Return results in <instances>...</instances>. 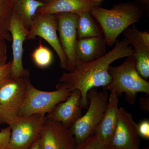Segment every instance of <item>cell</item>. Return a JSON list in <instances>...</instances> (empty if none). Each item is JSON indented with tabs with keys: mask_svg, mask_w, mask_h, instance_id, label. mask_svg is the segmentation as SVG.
I'll use <instances>...</instances> for the list:
<instances>
[{
	"mask_svg": "<svg viewBox=\"0 0 149 149\" xmlns=\"http://www.w3.org/2000/svg\"><path fill=\"white\" fill-rule=\"evenodd\" d=\"M132 46L124 38L116 41L114 48L99 58L89 62L75 61V68L71 72H65L59 81L63 83L71 92L79 90L81 93L80 105L87 109L88 92L91 89L104 87L111 82L109 67L113 62L133 55Z\"/></svg>",
	"mask_w": 149,
	"mask_h": 149,
	"instance_id": "cell-1",
	"label": "cell"
},
{
	"mask_svg": "<svg viewBox=\"0 0 149 149\" xmlns=\"http://www.w3.org/2000/svg\"><path fill=\"white\" fill-rule=\"evenodd\" d=\"M101 28L107 45L112 47L119 35L141 20L144 11L134 2L120 3L108 9L100 6L90 11Z\"/></svg>",
	"mask_w": 149,
	"mask_h": 149,
	"instance_id": "cell-2",
	"label": "cell"
},
{
	"mask_svg": "<svg viewBox=\"0 0 149 149\" xmlns=\"http://www.w3.org/2000/svg\"><path fill=\"white\" fill-rule=\"evenodd\" d=\"M108 71L112 80L108 85L104 87V90L114 91L118 97L125 93V100L130 104L135 103L138 93L149 95V83L137 71L133 55L127 57L120 65H110Z\"/></svg>",
	"mask_w": 149,
	"mask_h": 149,
	"instance_id": "cell-3",
	"label": "cell"
},
{
	"mask_svg": "<svg viewBox=\"0 0 149 149\" xmlns=\"http://www.w3.org/2000/svg\"><path fill=\"white\" fill-rule=\"evenodd\" d=\"M109 97L108 91H100L97 88H93L88 92L87 112L69 128L76 146L95 133L103 115Z\"/></svg>",
	"mask_w": 149,
	"mask_h": 149,
	"instance_id": "cell-4",
	"label": "cell"
},
{
	"mask_svg": "<svg viewBox=\"0 0 149 149\" xmlns=\"http://www.w3.org/2000/svg\"><path fill=\"white\" fill-rule=\"evenodd\" d=\"M26 83V97L18 116L35 114L46 115L58 104L65 100L71 93L63 83L56 85L55 91H44L35 88L27 78Z\"/></svg>",
	"mask_w": 149,
	"mask_h": 149,
	"instance_id": "cell-5",
	"label": "cell"
},
{
	"mask_svg": "<svg viewBox=\"0 0 149 149\" xmlns=\"http://www.w3.org/2000/svg\"><path fill=\"white\" fill-rule=\"evenodd\" d=\"M46 120L45 114L18 116L11 121L8 149H28L40 137Z\"/></svg>",
	"mask_w": 149,
	"mask_h": 149,
	"instance_id": "cell-6",
	"label": "cell"
},
{
	"mask_svg": "<svg viewBox=\"0 0 149 149\" xmlns=\"http://www.w3.org/2000/svg\"><path fill=\"white\" fill-rule=\"evenodd\" d=\"M27 78H11L0 87V124L8 125L19 116L26 97Z\"/></svg>",
	"mask_w": 149,
	"mask_h": 149,
	"instance_id": "cell-7",
	"label": "cell"
},
{
	"mask_svg": "<svg viewBox=\"0 0 149 149\" xmlns=\"http://www.w3.org/2000/svg\"><path fill=\"white\" fill-rule=\"evenodd\" d=\"M57 31L58 21L55 15L37 13L26 39L35 40L37 36L44 39L58 56L61 68L67 70V60L60 43Z\"/></svg>",
	"mask_w": 149,
	"mask_h": 149,
	"instance_id": "cell-8",
	"label": "cell"
},
{
	"mask_svg": "<svg viewBox=\"0 0 149 149\" xmlns=\"http://www.w3.org/2000/svg\"><path fill=\"white\" fill-rule=\"evenodd\" d=\"M110 143L116 149H140L138 124L122 107L118 109L117 124Z\"/></svg>",
	"mask_w": 149,
	"mask_h": 149,
	"instance_id": "cell-9",
	"label": "cell"
},
{
	"mask_svg": "<svg viewBox=\"0 0 149 149\" xmlns=\"http://www.w3.org/2000/svg\"><path fill=\"white\" fill-rule=\"evenodd\" d=\"M55 15L58 21L59 40L67 60V71L71 72L75 68L77 15L61 13Z\"/></svg>",
	"mask_w": 149,
	"mask_h": 149,
	"instance_id": "cell-10",
	"label": "cell"
},
{
	"mask_svg": "<svg viewBox=\"0 0 149 149\" xmlns=\"http://www.w3.org/2000/svg\"><path fill=\"white\" fill-rule=\"evenodd\" d=\"M124 38L132 46L137 71L145 80L149 77V32L139 30L135 24L123 32Z\"/></svg>",
	"mask_w": 149,
	"mask_h": 149,
	"instance_id": "cell-11",
	"label": "cell"
},
{
	"mask_svg": "<svg viewBox=\"0 0 149 149\" xmlns=\"http://www.w3.org/2000/svg\"><path fill=\"white\" fill-rule=\"evenodd\" d=\"M39 138L43 149H74L76 146L68 127L47 118Z\"/></svg>",
	"mask_w": 149,
	"mask_h": 149,
	"instance_id": "cell-12",
	"label": "cell"
},
{
	"mask_svg": "<svg viewBox=\"0 0 149 149\" xmlns=\"http://www.w3.org/2000/svg\"><path fill=\"white\" fill-rule=\"evenodd\" d=\"M10 32L12 40L13 59L12 61L11 77L27 78L29 72L22 63L23 43L27 38L29 30L24 27L13 12L10 24Z\"/></svg>",
	"mask_w": 149,
	"mask_h": 149,
	"instance_id": "cell-13",
	"label": "cell"
},
{
	"mask_svg": "<svg viewBox=\"0 0 149 149\" xmlns=\"http://www.w3.org/2000/svg\"><path fill=\"white\" fill-rule=\"evenodd\" d=\"M81 97L79 90L72 91L65 100L58 104L51 112L46 115V118L61 123L69 128L82 116Z\"/></svg>",
	"mask_w": 149,
	"mask_h": 149,
	"instance_id": "cell-14",
	"label": "cell"
},
{
	"mask_svg": "<svg viewBox=\"0 0 149 149\" xmlns=\"http://www.w3.org/2000/svg\"><path fill=\"white\" fill-rule=\"evenodd\" d=\"M101 3L102 1L95 0H54L39 8L37 13L78 14L86 11H91L94 8L100 6Z\"/></svg>",
	"mask_w": 149,
	"mask_h": 149,
	"instance_id": "cell-15",
	"label": "cell"
},
{
	"mask_svg": "<svg viewBox=\"0 0 149 149\" xmlns=\"http://www.w3.org/2000/svg\"><path fill=\"white\" fill-rule=\"evenodd\" d=\"M100 122L94 134L110 143L117 122L119 97L114 91H111Z\"/></svg>",
	"mask_w": 149,
	"mask_h": 149,
	"instance_id": "cell-16",
	"label": "cell"
},
{
	"mask_svg": "<svg viewBox=\"0 0 149 149\" xmlns=\"http://www.w3.org/2000/svg\"><path fill=\"white\" fill-rule=\"evenodd\" d=\"M106 45L103 35L77 40L74 50L75 61L95 60L106 54Z\"/></svg>",
	"mask_w": 149,
	"mask_h": 149,
	"instance_id": "cell-17",
	"label": "cell"
},
{
	"mask_svg": "<svg viewBox=\"0 0 149 149\" xmlns=\"http://www.w3.org/2000/svg\"><path fill=\"white\" fill-rule=\"evenodd\" d=\"M45 5L37 0H13V12L29 30L37 10Z\"/></svg>",
	"mask_w": 149,
	"mask_h": 149,
	"instance_id": "cell-18",
	"label": "cell"
},
{
	"mask_svg": "<svg viewBox=\"0 0 149 149\" xmlns=\"http://www.w3.org/2000/svg\"><path fill=\"white\" fill-rule=\"evenodd\" d=\"M77 15V40L103 35L101 28L90 11H86Z\"/></svg>",
	"mask_w": 149,
	"mask_h": 149,
	"instance_id": "cell-19",
	"label": "cell"
},
{
	"mask_svg": "<svg viewBox=\"0 0 149 149\" xmlns=\"http://www.w3.org/2000/svg\"><path fill=\"white\" fill-rule=\"evenodd\" d=\"M13 12V0H0V37L12 40L10 24Z\"/></svg>",
	"mask_w": 149,
	"mask_h": 149,
	"instance_id": "cell-20",
	"label": "cell"
},
{
	"mask_svg": "<svg viewBox=\"0 0 149 149\" xmlns=\"http://www.w3.org/2000/svg\"><path fill=\"white\" fill-rule=\"evenodd\" d=\"M31 56L35 65L40 68H46L53 61L52 52L47 47L43 45L40 40L39 45L33 50Z\"/></svg>",
	"mask_w": 149,
	"mask_h": 149,
	"instance_id": "cell-21",
	"label": "cell"
},
{
	"mask_svg": "<svg viewBox=\"0 0 149 149\" xmlns=\"http://www.w3.org/2000/svg\"><path fill=\"white\" fill-rule=\"evenodd\" d=\"M74 149H116L111 144L97 134H94Z\"/></svg>",
	"mask_w": 149,
	"mask_h": 149,
	"instance_id": "cell-22",
	"label": "cell"
},
{
	"mask_svg": "<svg viewBox=\"0 0 149 149\" xmlns=\"http://www.w3.org/2000/svg\"><path fill=\"white\" fill-rule=\"evenodd\" d=\"M12 61L0 66V87L11 79Z\"/></svg>",
	"mask_w": 149,
	"mask_h": 149,
	"instance_id": "cell-23",
	"label": "cell"
},
{
	"mask_svg": "<svg viewBox=\"0 0 149 149\" xmlns=\"http://www.w3.org/2000/svg\"><path fill=\"white\" fill-rule=\"evenodd\" d=\"M11 130L9 126L0 130V149H7Z\"/></svg>",
	"mask_w": 149,
	"mask_h": 149,
	"instance_id": "cell-24",
	"label": "cell"
},
{
	"mask_svg": "<svg viewBox=\"0 0 149 149\" xmlns=\"http://www.w3.org/2000/svg\"><path fill=\"white\" fill-rule=\"evenodd\" d=\"M7 58V46L6 40L0 37V66L6 63Z\"/></svg>",
	"mask_w": 149,
	"mask_h": 149,
	"instance_id": "cell-25",
	"label": "cell"
},
{
	"mask_svg": "<svg viewBox=\"0 0 149 149\" xmlns=\"http://www.w3.org/2000/svg\"><path fill=\"white\" fill-rule=\"evenodd\" d=\"M138 131L140 137L146 139H149V121L145 120L138 124Z\"/></svg>",
	"mask_w": 149,
	"mask_h": 149,
	"instance_id": "cell-26",
	"label": "cell"
},
{
	"mask_svg": "<svg viewBox=\"0 0 149 149\" xmlns=\"http://www.w3.org/2000/svg\"><path fill=\"white\" fill-rule=\"evenodd\" d=\"M134 2L140 7L144 12L149 13V0H133Z\"/></svg>",
	"mask_w": 149,
	"mask_h": 149,
	"instance_id": "cell-27",
	"label": "cell"
},
{
	"mask_svg": "<svg viewBox=\"0 0 149 149\" xmlns=\"http://www.w3.org/2000/svg\"><path fill=\"white\" fill-rule=\"evenodd\" d=\"M140 104L141 109L149 112V96L146 97H142L140 100Z\"/></svg>",
	"mask_w": 149,
	"mask_h": 149,
	"instance_id": "cell-28",
	"label": "cell"
},
{
	"mask_svg": "<svg viewBox=\"0 0 149 149\" xmlns=\"http://www.w3.org/2000/svg\"><path fill=\"white\" fill-rule=\"evenodd\" d=\"M28 149H43L40 138L37 139Z\"/></svg>",
	"mask_w": 149,
	"mask_h": 149,
	"instance_id": "cell-29",
	"label": "cell"
},
{
	"mask_svg": "<svg viewBox=\"0 0 149 149\" xmlns=\"http://www.w3.org/2000/svg\"><path fill=\"white\" fill-rule=\"evenodd\" d=\"M37 1H39L40 2L42 3H43L45 4H46L49 3L53 1L54 0H37Z\"/></svg>",
	"mask_w": 149,
	"mask_h": 149,
	"instance_id": "cell-30",
	"label": "cell"
},
{
	"mask_svg": "<svg viewBox=\"0 0 149 149\" xmlns=\"http://www.w3.org/2000/svg\"><path fill=\"white\" fill-rule=\"evenodd\" d=\"M95 1H102V0H95Z\"/></svg>",
	"mask_w": 149,
	"mask_h": 149,
	"instance_id": "cell-31",
	"label": "cell"
},
{
	"mask_svg": "<svg viewBox=\"0 0 149 149\" xmlns=\"http://www.w3.org/2000/svg\"><path fill=\"white\" fill-rule=\"evenodd\" d=\"M145 149H149V148H145Z\"/></svg>",
	"mask_w": 149,
	"mask_h": 149,
	"instance_id": "cell-32",
	"label": "cell"
},
{
	"mask_svg": "<svg viewBox=\"0 0 149 149\" xmlns=\"http://www.w3.org/2000/svg\"></svg>",
	"mask_w": 149,
	"mask_h": 149,
	"instance_id": "cell-33",
	"label": "cell"
},
{
	"mask_svg": "<svg viewBox=\"0 0 149 149\" xmlns=\"http://www.w3.org/2000/svg\"></svg>",
	"mask_w": 149,
	"mask_h": 149,
	"instance_id": "cell-34",
	"label": "cell"
}]
</instances>
